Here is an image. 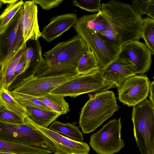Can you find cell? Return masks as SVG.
Returning <instances> with one entry per match:
<instances>
[{"label":"cell","instance_id":"cell-7","mask_svg":"<svg viewBox=\"0 0 154 154\" xmlns=\"http://www.w3.org/2000/svg\"><path fill=\"white\" fill-rule=\"evenodd\" d=\"M121 118L110 120L91 136L89 144L99 154H114L125 146L121 137Z\"/></svg>","mask_w":154,"mask_h":154},{"label":"cell","instance_id":"cell-40","mask_svg":"<svg viewBox=\"0 0 154 154\" xmlns=\"http://www.w3.org/2000/svg\"><path fill=\"white\" fill-rule=\"evenodd\" d=\"M153 79H154V75H153Z\"/></svg>","mask_w":154,"mask_h":154},{"label":"cell","instance_id":"cell-9","mask_svg":"<svg viewBox=\"0 0 154 154\" xmlns=\"http://www.w3.org/2000/svg\"><path fill=\"white\" fill-rule=\"evenodd\" d=\"M77 72L36 77L33 75L23 79L13 91L38 97L50 93L57 87L79 75Z\"/></svg>","mask_w":154,"mask_h":154},{"label":"cell","instance_id":"cell-28","mask_svg":"<svg viewBox=\"0 0 154 154\" xmlns=\"http://www.w3.org/2000/svg\"><path fill=\"white\" fill-rule=\"evenodd\" d=\"M24 3L23 0H18L16 2L8 5L0 16V32L23 7Z\"/></svg>","mask_w":154,"mask_h":154},{"label":"cell","instance_id":"cell-24","mask_svg":"<svg viewBox=\"0 0 154 154\" xmlns=\"http://www.w3.org/2000/svg\"><path fill=\"white\" fill-rule=\"evenodd\" d=\"M101 69L94 54L89 48L78 63L76 71L80 75L98 72Z\"/></svg>","mask_w":154,"mask_h":154},{"label":"cell","instance_id":"cell-34","mask_svg":"<svg viewBox=\"0 0 154 154\" xmlns=\"http://www.w3.org/2000/svg\"><path fill=\"white\" fill-rule=\"evenodd\" d=\"M25 61L24 53L21 56L15 67L14 73V81L16 80L18 76L24 73V70L25 67Z\"/></svg>","mask_w":154,"mask_h":154},{"label":"cell","instance_id":"cell-35","mask_svg":"<svg viewBox=\"0 0 154 154\" xmlns=\"http://www.w3.org/2000/svg\"><path fill=\"white\" fill-rule=\"evenodd\" d=\"M146 14L154 20V0H150Z\"/></svg>","mask_w":154,"mask_h":154},{"label":"cell","instance_id":"cell-3","mask_svg":"<svg viewBox=\"0 0 154 154\" xmlns=\"http://www.w3.org/2000/svg\"><path fill=\"white\" fill-rule=\"evenodd\" d=\"M89 96L81 108L79 119V126L84 134L94 131L119 108L112 91L97 92Z\"/></svg>","mask_w":154,"mask_h":154},{"label":"cell","instance_id":"cell-20","mask_svg":"<svg viewBox=\"0 0 154 154\" xmlns=\"http://www.w3.org/2000/svg\"><path fill=\"white\" fill-rule=\"evenodd\" d=\"M0 152L17 154H51L49 149L23 144L0 140Z\"/></svg>","mask_w":154,"mask_h":154},{"label":"cell","instance_id":"cell-6","mask_svg":"<svg viewBox=\"0 0 154 154\" xmlns=\"http://www.w3.org/2000/svg\"><path fill=\"white\" fill-rule=\"evenodd\" d=\"M115 87L113 83L103 78L99 70L91 74L79 75L60 85L50 93L75 98L83 94L107 91Z\"/></svg>","mask_w":154,"mask_h":154},{"label":"cell","instance_id":"cell-2","mask_svg":"<svg viewBox=\"0 0 154 154\" xmlns=\"http://www.w3.org/2000/svg\"><path fill=\"white\" fill-rule=\"evenodd\" d=\"M101 5L102 13L118 34L121 48L128 42L141 38L143 18L131 5L112 0Z\"/></svg>","mask_w":154,"mask_h":154},{"label":"cell","instance_id":"cell-21","mask_svg":"<svg viewBox=\"0 0 154 154\" xmlns=\"http://www.w3.org/2000/svg\"><path fill=\"white\" fill-rule=\"evenodd\" d=\"M36 97L52 111L60 115L65 114L69 111V103L62 96L50 93Z\"/></svg>","mask_w":154,"mask_h":154},{"label":"cell","instance_id":"cell-12","mask_svg":"<svg viewBox=\"0 0 154 154\" xmlns=\"http://www.w3.org/2000/svg\"><path fill=\"white\" fill-rule=\"evenodd\" d=\"M25 122L38 129L50 139L54 143L56 152L54 154H88L89 146L85 142L76 141L53 131L48 128L37 125L27 116Z\"/></svg>","mask_w":154,"mask_h":154},{"label":"cell","instance_id":"cell-8","mask_svg":"<svg viewBox=\"0 0 154 154\" xmlns=\"http://www.w3.org/2000/svg\"><path fill=\"white\" fill-rule=\"evenodd\" d=\"M23 8L0 32V69L8 64L24 43L21 21Z\"/></svg>","mask_w":154,"mask_h":154},{"label":"cell","instance_id":"cell-32","mask_svg":"<svg viewBox=\"0 0 154 154\" xmlns=\"http://www.w3.org/2000/svg\"><path fill=\"white\" fill-rule=\"evenodd\" d=\"M36 4L39 5L42 9L49 10L52 8L58 6L63 0H32Z\"/></svg>","mask_w":154,"mask_h":154},{"label":"cell","instance_id":"cell-17","mask_svg":"<svg viewBox=\"0 0 154 154\" xmlns=\"http://www.w3.org/2000/svg\"><path fill=\"white\" fill-rule=\"evenodd\" d=\"M27 48L26 42L24 43L12 57L8 64L0 69V89L8 90L14 82L15 69Z\"/></svg>","mask_w":154,"mask_h":154},{"label":"cell","instance_id":"cell-33","mask_svg":"<svg viewBox=\"0 0 154 154\" xmlns=\"http://www.w3.org/2000/svg\"><path fill=\"white\" fill-rule=\"evenodd\" d=\"M150 0H132L131 6L134 9L141 15L146 14Z\"/></svg>","mask_w":154,"mask_h":154},{"label":"cell","instance_id":"cell-1","mask_svg":"<svg viewBox=\"0 0 154 154\" xmlns=\"http://www.w3.org/2000/svg\"><path fill=\"white\" fill-rule=\"evenodd\" d=\"M88 50L84 40L77 34L45 53L44 61L32 75L40 77L77 72L79 60Z\"/></svg>","mask_w":154,"mask_h":154},{"label":"cell","instance_id":"cell-15","mask_svg":"<svg viewBox=\"0 0 154 154\" xmlns=\"http://www.w3.org/2000/svg\"><path fill=\"white\" fill-rule=\"evenodd\" d=\"M36 4L32 0L24 2L21 21L24 43L29 40L36 41L41 37L38 23Z\"/></svg>","mask_w":154,"mask_h":154},{"label":"cell","instance_id":"cell-22","mask_svg":"<svg viewBox=\"0 0 154 154\" xmlns=\"http://www.w3.org/2000/svg\"><path fill=\"white\" fill-rule=\"evenodd\" d=\"M48 128L54 132L63 134L67 137L76 141H82L84 140L83 134L79 127L76 126L75 122L63 123L56 120Z\"/></svg>","mask_w":154,"mask_h":154},{"label":"cell","instance_id":"cell-39","mask_svg":"<svg viewBox=\"0 0 154 154\" xmlns=\"http://www.w3.org/2000/svg\"><path fill=\"white\" fill-rule=\"evenodd\" d=\"M0 154H17L13 153L6 152H0Z\"/></svg>","mask_w":154,"mask_h":154},{"label":"cell","instance_id":"cell-4","mask_svg":"<svg viewBox=\"0 0 154 154\" xmlns=\"http://www.w3.org/2000/svg\"><path fill=\"white\" fill-rule=\"evenodd\" d=\"M133 133L141 154H150L154 137V113L149 100L133 107Z\"/></svg>","mask_w":154,"mask_h":154},{"label":"cell","instance_id":"cell-36","mask_svg":"<svg viewBox=\"0 0 154 154\" xmlns=\"http://www.w3.org/2000/svg\"><path fill=\"white\" fill-rule=\"evenodd\" d=\"M149 100L152 103L154 111V81L150 83L149 89Z\"/></svg>","mask_w":154,"mask_h":154},{"label":"cell","instance_id":"cell-14","mask_svg":"<svg viewBox=\"0 0 154 154\" xmlns=\"http://www.w3.org/2000/svg\"><path fill=\"white\" fill-rule=\"evenodd\" d=\"M100 71L105 80L113 83L117 88L127 79L138 74L133 63L118 56Z\"/></svg>","mask_w":154,"mask_h":154},{"label":"cell","instance_id":"cell-29","mask_svg":"<svg viewBox=\"0 0 154 154\" xmlns=\"http://www.w3.org/2000/svg\"><path fill=\"white\" fill-rule=\"evenodd\" d=\"M10 91L13 98L21 105L32 106L43 109L52 111L36 97L26 94L15 92L12 90Z\"/></svg>","mask_w":154,"mask_h":154},{"label":"cell","instance_id":"cell-25","mask_svg":"<svg viewBox=\"0 0 154 154\" xmlns=\"http://www.w3.org/2000/svg\"><path fill=\"white\" fill-rule=\"evenodd\" d=\"M0 105L23 117L27 116L25 106L19 103L13 98L9 90L0 89Z\"/></svg>","mask_w":154,"mask_h":154},{"label":"cell","instance_id":"cell-18","mask_svg":"<svg viewBox=\"0 0 154 154\" xmlns=\"http://www.w3.org/2000/svg\"><path fill=\"white\" fill-rule=\"evenodd\" d=\"M27 116L34 123L45 128H48L60 115L52 111L43 109L30 106H24Z\"/></svg>","mask_w":154,"mask_h":154},{"label":"cell","instance_id":"cell-13","mask_svg":"<svg viewBox=\"0 0 154 154\" xmlns=\"http://www.w3.org/2000/svg\"><path fill=\"white\" fill-rule=\"evenodd\" d=\"M152 54L145 44L134 40L124 44L117 56L131 62L138 74L143 75L150 68Z\"/></svg>","mask_w":154,"mask_h":154},{"label":"cell","instance_id":"cell-23","mask_svg":"<svg viewBox=\"0 0 154 154\" xmlns=\"http://www.w3.org/2000/svg\"><path fill=\"white\" fill-rule=\"evenodd\" d=\"M78 19L85 23L89 28L96 33L106 31L110 25L101 10L96 13L84 15Z\"/></svg>","mask_w":154,"mask_h":154},{"label":"cell","instance_id":"cell-26","mask_svg":"<svg viewBox=\"0 0 154 154\" xmlns=\"http://www.w3.org/2000/svg\"><path fill=\"white\" fill-rule=\"evenodd\" d=\"M110 24L106 31L97 33L111 50L118 55L121 48L118 34Z\"/></svg>","mask_w":154,"mask_h":154},{"label":"cell","instance_id":"cell-38","mask_svg":"<svg viewBox=\"0 0 154 154\" xmlns=\"http://www.w3.org/2000/svg\"><path fill=\"white\" fill-rule=\"evenodd\" d=\"M150 154H154V137L153 138L151 149Z\"/></svg>","mask_w":154,"mask_h":154},{"label":"cell","instance_id":"cell-19","mask_svg":"<svg viewBox=\"0 0 154 154\" xmlns=\"http://www.w3.org/2000/svg\"><path fill=\"white\" fill-rule=\"evenodd\" d=\"M24 56L25 65L24 73L29 69L32 70V73L37 70L44 60L39 39L34 41L31 45L27 46Z\"/></svg>","mask_w":154,"mask_h":154},{"label":"cell","instance_id":"cell-31","mask_svg":"<svg viewBox=\"0 0 154 154\" xmlns=\"http://www.w3.org/2000/svg\"><path fill=\"white\" fill-rule=\"evenodd\" d=\"M100 0H74L73 5L82 9L90 12H99L101 9Z\"/></svg>","mask_w":154,"mask_h":154},{"label":"cell","instance_id":"cell-5","mask_svg":"<svg viewBox=\"0 0 154 154\" xmlns=\"http://www.w3.org/2000/svg\"><path fill=\"white\" fill-rule=\"evenodd\" d=\"M0 140L46 149L54 153L56 152L52 141L25 121L24 124H19L0 121Z\"/></svg>","mask_w":154,"mask_h":154},{"label":"cell","instance_id":"cell-16","mask_svg":"<svg viewBox=\"0 0 154 154\" xmlns=\"http://www.w3.org/2000/svg\"><path fill=\"white\" fill-rule=\"evenodd\" d=\"M78 20L77 15L73 13L54 17L51 19L50 23L43 28L41 36L47 42H50L74 27Z\"/></svg>","mask_w":154,"mask_h":154},{"label":"cell","instance_id":"cell-10","mask_svg":"<svg viewBox=\"0 0 154 154\" xmlns=\"http://www.w3.org/2000/svg\"><path fill=\"white\" fill-rule=\"evenodd\" d=\"M74 27L94 54L101 69L117 57L118 54L111 50L98 35L85 23L78 19Z\"/></svg>","mask_w":154,"mask_h":154},{"label":"cell","instance_id":"cell-30","mask_svg":"<svg viewBox=\"0 0 154 154\" xmlns=\"http://www.w3.org/2000/svg\"><path fill=\"white\" fill-rule=\"evenodd\" d=\"M0 121L12 124L25 123L24 117L0 105Z\"/></svg>","mask_w":154,"mask_h":154},{"label":"cell","instance_id":"cell-37","mask_svg":"<svg viewBox=\"0 0 154 154\" xmlns=\"http://www.w3.org/2000/svg\"><path fill=\"white\" fill-rule=\"evenodd\" d=\"M18 0H0V8H1L2 4H12L17 2Z\"/></svg>","mask_w":154,"mask_h":154},{"label":"cell","instance_id":"cell-11","mask_svg":"<svg viewBox=\"0 0 154 154\" xmlns=\"http://www.w3.org/2000/svg\"><path fill=\"white\" fill-rule=\"evenodd\" d=\"M150 83L146 75L140 74L128 78L117 88L119 100L128 107L136 106L146 99Z\"/></svg>","mask_w":154,"mask_h":154},{"label":"cell","instance_id":"cell-27","mask_svg":"<svg viewBox=\"0 0 154 154\" xmlns=\"http://www.w3.org/2000/svg\"><path fill=\"white\" fill-rule=\"evenodd\" d=\"M141 37L147 47L154 54V20L149 17L143 18Z\"/></svg>","mask_w":154,"mask_h":154}]
</instances>
